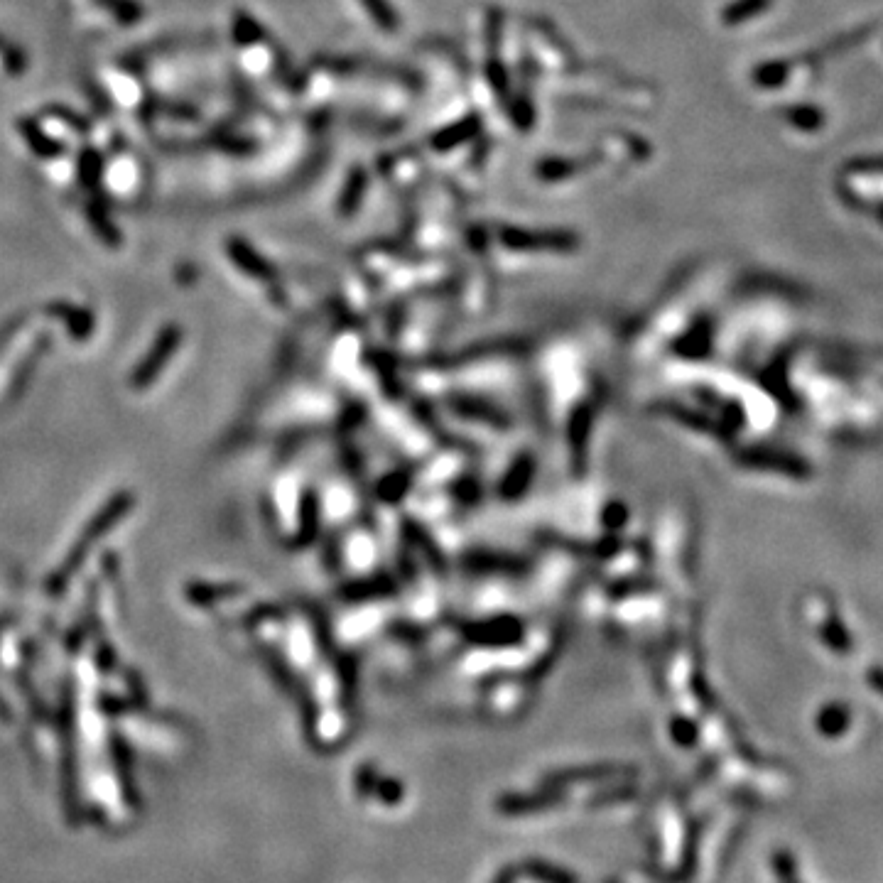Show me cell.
Instances as JSON below:
<instances>
[{"label": "cell", "instance_id": "11", "mask_svg": "<svg viewBox=\"0 0 883 883\" xmlns=\"http://www.w3.org/2000/svg\"><path fill=\"white\" fill-rule=\"evenodd\" d=\"M5 69L10 74H20L25 69V54L20 50H8L5 54Z\"/></svg>", "mask_w": 883, "mask_h": 883}, {"label": "cell", "instance_id": "13", "mask_svg": "<svg viewBox=\"0 0 883 883\" xmlns=\"http://www.w3.org/2000/svg\"><path fill=\"white\" fill-rule=\"evenodd\" d=\"M876 216H879V221L883 224V204H879V209H876Z\"/></svg>", "mask_w": 883, "mask_h": 883}, {"label": "cell", "instance_id": "4", "mask_svg": "<svg viewBox=\"0 0 883 883\" xmlns=\"http://www.w3.org/2000/svg\"><path fill=\"white\" fill-rule=\"evenodd\" d=\"M766 8H771V0H736V3H731L729 8H724L722 18L727 25H739L744 23V20L763 13Z\"/></svg>", "mask_w": 883, "mask_h": 883}, {"label": "cell", "instance_id": "9", "mask_svg": "<svg viewBox=\"0 0 883 883\" xmlns=\"http://www.w3.org/2000/svg\"><path fill=\"white\" fill-rule=\"evenodd\" d=\"M234 37L241 45H253V42L263 40V30L253 18H248L246 13H236L234 18Z\"/></svg>", "mask_w": 883, "mask_h": 883}, {"label": "cell", "instance_id": "1", "mask_svg": "<svg viewBox=\"0 0 883 883\" xmlns=\"http://www.w3.org/2000/svg\"><path fill=\"white\" fill-rule=\"evenodd\" d=\"M18 130H20V133H23L25 143L30 145V150L35 155L45 157V160H52V157H57V155L64 153V145L59 143V140L50 138V135H47L45 130L40 128V123L32 121V118H20Z\"/></svg>", "mask_w": 883, "mask_h": 883}, {"label": "cell", "instance_id": "5", "mask_svg": "<svg viewBox=\"0 0 883 883\" xmlns=\"http://www.w3.org/2000/svg\"><path fill=\"white\" fill-rule=\"evenodd\" d=\"M229 253H231V258H234L236 263L241 265V268L248 270V273H256V275H263L265 273V263H263V260H260L258 253L253 251V248L248 246L246 241H241V238H231V241H229Z\"/></svg>", "mask_w": 883, "mask_h": 883}, {"label": "cell", "instance_id": "3", "mask_svg": "<svg viewBox=\"0 0 883 883\" xmlns=\"http://www.w3.org/2000/svg\"><path fill=\"white\" fill-rule=\"evenodd\" d=\"M96 3L121 25H135L143 18V5L138 0H96Z\"/></svg>", "mask_w": 883, "mask_h": 883}, {"label": "cell", "instance_id": "12", "mask_svg": "<svg viewBox=\"0 0 883 883\" xmlns=\"http://www.w3.org/2000/svg\"><path fill=\"white\" fill-rule=\"evenodd\" d=\"M52 113H54V116H57V118H62V121H64V123H69V126H74V128H77V130H79V128H81V130H86V128H89V126H86V123H84V121H79V118H77V116H74V113L64 111V108H52Z\"/></svg>", "mask_w": 883, "mask_h": 883}, {"label": "cell", "instance_id": "6", "mask_svg": "<svg viewBox=\"0 0 883 883\" xmlns=\"http://www.w3.org/2000/svg\"><path fill=\"white\" fill-rule=\"evenodd\" d=\"M101 165H104V162H101V155L96 153V150L86 148L84 153H81V157H79V180H81V184H84L86 189H94L96 184H99V180H101Z\"/></svg>", "mask_w": 883, "mask_h": 883}, {"label": "cell", "instance_id": "7", "mask_svg": "<svg viewBox=\"0 0 883 883\" xmlns=\"http://www.w3.org/2000/svg\"><path fill=\"white\" fill-rule=\"evenodd\" d=\"M788 121L800 130H817L825 123V118L815 106H795L788 111Z\"/></svg>", "mask_w": 883, "mask_h": 883}, {"label": "cell", "instance_id": "8", "mask_svg": "<svg viewBox=\"0 0 883 883\" xmlns=\"http://www.w3.org/2000/svg\"><path fill=\"white\" fill-rule=\"evenodd\" d=\"M785 77H788V64H783V62L761 64V67H758L754 72L756 84L768 86V89H773V86H780L783 81H788Z\"/></svg>", "mask_w": 883, "mask_h": 883}, {"label": "cell", "instance_id": "2", "mask_svg": "<svg viewBox=\"0 0 883 883\" xmlns=\"http://www.w3.org/2000/svg\"><path fill=\"white\" fill-rule=\"evenodd\" d=\"M86 216H89V224L94 226L96 234L104 238L108 246H118V243H121V231H118L116 226H113V221L108 219L104 204L96 202V199L94 202H89L86 204Z\"/></svg>", "mask_w": 883, "mask_h": 883}, {"label": "cell", "instance_id": "10", "mask_svg": "<svg viewBox=\"0 0 883 883\" xmlns=\"http://www.w3.org/2000/svg\"><path fill=\"white\" fill-rule=\"evenodd\" d=\"M366 5V10L371 13V18L376 20L383 30H395L398 27V18H395L393 10L388 8L386 0H361Z\"/></svg>", "mask_w": 883, "mask_h": 883}]
</instances>
